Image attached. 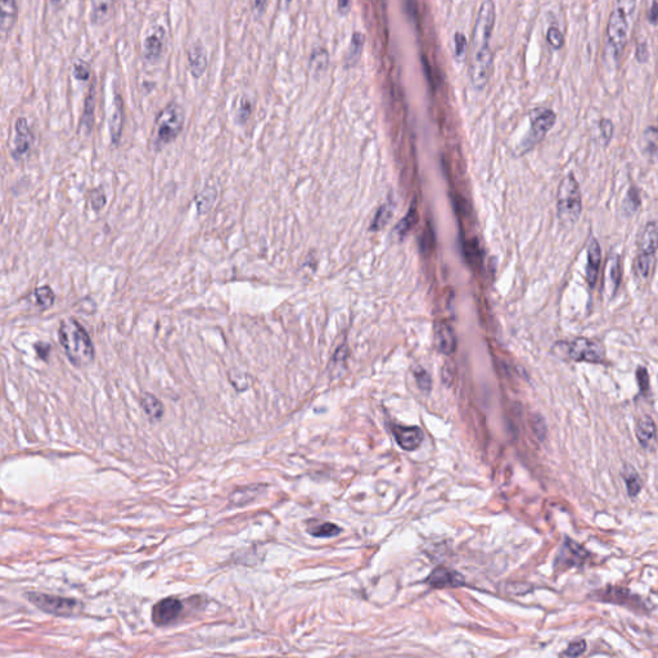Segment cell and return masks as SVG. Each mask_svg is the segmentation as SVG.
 I'll return each mask as SVG.
<instances>
[{
    "label": "cell",
    "instance_id": "obj_1",
    "mask_svg": "<svg viewBox=\"0 0 658 658\" xmlns=\"http://www.w3.org/2000/svg\"><path fill=\"white\" fill-rule=\"evenodd\" d=\"M638 0H615L606 28V41L612 56L619 61L629 43L630 30Z\"/></svg>",
    "mask_w": 658,
    "mask_h": 658
},
{
    "label": "cell",
    "instance_id": "obj_2",
    "mask_svg": "<svg viewBox=\"0 0 658 658\" xmlns=\"http://www.w3.org/2000/svg\"><path fill=\"white\" fill-rule=\"evenodd\" d=\"M58 338L68 360L75 367H86L96 358L94 345L85 328L71 318L62 320L58 329Z\"/></svg>",
    "mask_w": 658,
    "mask_h": 658
},
{
    "label": "cell",
    "instance_id": "obj_3",
    "mask_svg": "<svg viewBox=\"0 0 658 658\" xmlns=\"http://www.w3.org/2000/svg\"><path fill=\"white\" fill-rule=\"evenodd\" d=\"M554 353L564 360L590 364H606V346L598 338L576 337L571 341H558L553 346Z\"/></svg>",
    "mask_w": 658,
    "mask_h": 658
},
{
    "label": "cell",
    "instance_id": "obj_4",
    "mask_svg": "<svg viewBox=\"0 0 658 658\" xmlns=\"http://www.w3.org/2000/svg\"><path fill=\"white\" fill-rule=\"evenodd\" d=\"M582 198L580 184L573 172L563 178L557 191V216L563 227L573 228L582 218Z\"/></svg>",
    "mask_w": 658,
    "mask_h": 658
},
{
    "label": "cell",
    "instance_id": "obj_5",
    "mask_svg": "<svg viewBox=\"0 0 658 658\" xmlns=\"http://www.w3.org/2000/svg\"><path fill=\"white\" fill-rule=\"evenodd\" d=\"M185 123L184 108L178 102L165 105L154 119L152 130V145L156 151H161L165 145L172 143L183 132Z\"/></svg>",
    "mask_w": 658,
    "mask_h": 658
},
{
    "label": "cell",
    "instance_id": "obj_6",
    "mask_svg": "<svg viewBox=\"0 0 658 658\" xmlns=\"http://www.w3.org/2000/svg\"><path fill=\"white\" fill-rule=\"evenodd\" d=\"M528 119H530V132L522 143L524 152L533 150L536 144L543 141L546 134L551 132V129L555 124L557 115L551 108L536 107L530 111Z\"/></svg>",
    "mask_w": 658,
    "mask_h": 658
},
{
    "label": "cell",
    "instance_id": "obj_7",
    "mask_svg": "<svg viewBox=\"0 0 658 658\" xmlns=\"http://www.w3.org/2000/svg\"><path fill=\"white\" fill-rule=\"evenodd\" d=\"M25 597L28 598L30 603L38 607L39 610L49 615L59 616V617H70L79 608V602L72 598H65V597L38 592L26 593Z\"/></svg>",
    "mask_w": 658,
    "mask_h": 658
},
{
    "label": "cell",
    "instance_id": "obj_8",
    "mask_svg": "<svg viewBox=\"0 0 658 658\" xmlns=\"http://www.w3.org/2000/svg\"><path fill=\"white\" fill-rule=\"evenodd\" d=\"M495 4L493 0H485L478 10L476 25L473 30V52L490 47V38L495 25Z\"/></svg>",
    "mask_w": 658,
    "mask_h": 658
},
{
    "label": "cell",
    "instance_id": "obj_9",
    "mask_svg": "<svg viewBox=\"0 0 658 658\" xmlns=\"http://www.w3.org/2000/svg\"><path fill=\"white\" fill-rule=\"evenodd\" d=\"M590 598L594 601L620 604V606H625V607H629V608L635 610H640L641 608L647 610L646 603L640 599L639 595H635L628 589L621 588V586H607L603 590L593 593Z\"/></svg>",
    "mask_w": 658,
    "mask_h": 658
},
{
    "label": "cell",
    "instance_id": "obj_10",
    "mask_svg": "<svg viewBox=\"0 0 658 658\" xmlns=\"http://www.w3.org/2000/svg\"><path fill=\"white\" fill-rule=\"evenodd\" d=\"M34 143V134L30 127L29 121L26 117H19L14 123V135L12 142L10 156L14 161H21L25 156H28Z\"/></svg>",
    "mask_w": 658,
    "mask_h": 658
},
{
    "label": "cell",
    "instance_id": "obj_11",
    "mask_svg": "<svg viewBox=\"0 0 658 658\" xmlns=\"http://www.w3.org/2000/svg\"><path fill=\"white\" fill-rule=\"evenodd\" d=\"M493 68V54L490 47L473 52V62L471 67V81L475 89L481 90L487 85Z\"/></svg>",
    "mask_w": 658,
    "mask_h": 658
},
{
    "label": "cell",
    "instance_id": "obj_12",
    "mask_svg": "<svg viewBox=\"0 0 658 658\" xmlns=\"http://www.w3.org/2000/svg\"><path fill=\"white\" fill-rule=\"evenodd\" d=\"M589 558V552L580 544L573 542V539L566 537L562 548L555 558L554 566L561 570H568L571 567L582 566Z\"/></svg>",
    "mask_w": 658,
    "mask_h": 658
},
{
    "label": "cell",
    "instance_id": "obj_13",
    "mask_svg": "<svg viewBox=\"0 0 658 658\" xmlns=\"http://www.w3.org/2000/svg\"><path fill=\"white\" fill-rule=\"evenodd\" d=\"M166 44V30L161 25L152 26L143 40V58L148 63H156L163 57Z\"/></svg>",
    "mask_w": 658,
    "mask_h": 658
},
{
    "label": "cell",
    "instance_id": "obj_14",
    "mask_svg": "<svg viewBox=\"0 0 658 658\" xmlns=\"http://www.w3.org/2000/svg\"><path fill=\"white\" fill-rule=\"evenodd\" d=\"M183 612V603L175 597L157 602L152 608V621L156 626H167L179 619Z\"/></svg>",
    "mask_w": 658,
    "mask_h": 658
},
{
    "label": "cell",
    "instance_id": "obj_15",
    "mask_svg": "<svg viewBox=\"0 0 658 658\" xmlns=\"http://www.w3.org/2000/svg\"><path fill=\"white\" fill-rule=\"evenodd\" d=\"M392 432L398 445L407 451L417 450L424 439L423 431L417 426H393Z\"/></svg>",
    "mask_w": 658,
    "mask_h": 658
},
{
    "label": "cell",
    "instance_id": "obj_16",
    "mask_svg": "<svg viewBox=\"0 0 658 658\" xmlns=\"http://www.w3.org/2000/svg\"><path fill=\"white\" fill-rule=\"evenodd\" d=\"M426 582L431 588L444 589V588H459L464 585L466 580L460 573L454 570H450L446 567H438L431 573Z\"/></svg>",
    "mask_w": 658,
    "mask_h": 658
},
{
    "label": "cell",
    "instance_id": "obj_17",
    "mask_svg": "<svg viewBox=\"0 0 658 658\" xmlns=\"http://www.w3.org/2000/svg\"><path fill=\"white\" fill-rule=\"evenodd\" d=\"M187 59H188V68L192 76L198 80L205 75L209 67V56H207V50L200 41L193 43L188 48Z\"/></svg>",
    "mask_w": 658,
    "mask_h": 658
},
{
    "label": "cell",
    "instance_id": "obj_18",
    "mask_svg": "<svg viewBox=\"0 0 658 658\" xmlns=\"http://www.w3.org/2000/svg\"><path fill=\"white\" fill-rule=\"evenodd\" d=\"M602 264V248L598 239L592 237L588 243V263H586V283L590 289L595 288Z\"/></svg>",
    "mask_w": 658,
    "mask_h": 658
},
{
    "label": "cell",
    "instance_id": "obj_19",
    "mask_svg": "<svg viewBox=\"0 0 658 658\" xmlns=\"http://www.w3.org/2000/svg\"><path fill=\"white\" fill-rule=\"evenodd\" d=\"M112 103L114 105H112V114L110 119V135H111L112 144L117 145L121 141L125 124L124 99L117 90L115 92Z\"/></svg>",
    "mask_w": 658,
    "mask_h": 658
},
{
    "label": "cell",
    "instance_id": "obj_20",
    "mask_svg": "<svg viewBox=\"0 0 658 658\" xmlns=\"http://www.w3.org/2000/svg\"><path fill=\"white\" fill-rule=\"evenodd\" d=\"M96 83L93 80V83L89 86L88 93H86L85 99H84V108H83V115L80 120V130L85 135H90L94 127V119H96Z\"/></svg>",
    "mask_w": 658,
    "mask_h": 658
},
{
    "label": "cell",
    "instance_id": "obj_21",
    "mask_svg": "<svg viewBox=\"0 0 658 658\" xmlns=\"http://www.w3.org/2000/svg\"><path fill=\"white\" fill-rule=\"evenodd\" d=\"M658 251V220H650L640 232L638 252L656 255Z\"/></svg>",
    "mask_w": 658,
    "mask_h": 658
},
{
    "label": "cell",
    "instance_id": "obj_22",
    "mask_svg": "<svg viewBox=\"0 0 658 658\" xmlns=\"http://www.w3.org/2000/svg\"><path fill=\"white\" fill-rule=\"evenodd\" d=\"M607 273H608V288H610L608 292H610V298H615L620 289L621 280H622V260L620 255L615 251H610L607 258Z\"/></svg>",
    "mask_w": 658,
    "mask_h": 658
},
{
    "label": "cell",
    "instance_id": "obj_23",
    "mask_svg": "<svg viewBox=\"0 0 658 658\" xmlns=\"http://www.w3.org/2000/svg\"><path fill=\"white\" fill-rule=\"evenodd\" d=\"M19 16L17 0H0V30L3 35L10 34Z\"/></svg>",
    "mask_w": 658,
    "mask_h": 658
},
{
    "label": "cell",
    "instance_id": "obj_24",
    "mask_svg": "<svg viewBox=\"0 0 658 658\" xmlns=\"http://www.w3.org/2000/svg\"><path fill=\"white\" fill-rule=\"evenodd\" d=\"M116 0H90V22L94 26H102L110 19L115 8Z\"/></svg>",
    "mask_w": 658,
    "mask_h": 658
},
{
    "label": "cell",
    "instance_id": "obj_25",
    "mask_svg": "<svg viewBox=\"0 0 658 658\" xmlns=\"http://www.w3.org/2000/svg\"><path fill=\"white\" fill-rule=\"evenodd\" d=\"M640 147H641V152L648 160L650 161L658 160V126L650 125L648 127H646V130L641 135Z\"/></svg>",
    "mask_w": 658,
    "mask_h": 658
},
{
    "label": "cell",
    "instance_id": "obj_26",
    "mask_svg": "<svg viewBox=\"0 0 658 658\" xmlns=\"http://www.w3.org/2000/svg\"><path fill=\"white\" fill-rule=\"evenodd\" d=\"M656 432H657L656 423L652 420V417L646 415L637 422L635 436L641 448H648L652 441L656 439Z\"/></svg>",
    "mask_w": 658,
    "mask_h": 658
},
{
    "label": "cell",
    "instance_id": "obj_27",
    "mask_svg": "<svg viewBox=\"0 0 658 658\" xmlns=\"http://www.w3.org/2000/svg\"><path fill=\"white\" fill-rule=\"evenodd\" d=\"M641 207V193H640V189L638 187L635 185H631L626 194H625V198L622 201L621 203V214L624 218H633L638 211L640 210Z\"/></svg>",
    "mask_w": 658,
    "mask_h": 658
},
{
    "label": "cell",
    "instance_id": "obj_28",
    "mask_svg": "<svg viewBox=\"0 0 658 658\" xmlns=\"http://www.w3.org/2000/svg\"><path fill=\"white\" fill-rule=\"evenodd\" d=\"M656 267V255L640 254L634 258V273L640 280H647Z\"/></svg>",
    "mask_w": 658,
    "mask_h": 658
},
{
    "label": "cell",
    "instance_id": "obj_29",
    "mask_svg": "<svg viewBox=\"0 0 658 658\" xmlns=\"http://www.w3.org/2000/svg\"><path fill=\"white\" fill-rule=\"evenodd\" d=\"M621 476L625 481L628 495L630 497H635V496L639 495L643 484H641V480H640L637 469L629 463H626V464H624V467L621 469Z\"/></svg>",
    "mask_w": 658,
    "mask_h": 658
},
{
    "label": "cell",
    "instance_id": "obj_30",
    "mask_svg": "<svg viewBox=\"0 0 658 658\" xmlns=\"http://www.w3.org/2000/svg\"><path fill=\"white\" fill-rule=\"evenodd\" d=\"M436 340H438V346H439V350L441 353L450 355V353L455 351L457 340H455L453 329L448 325L442 323V325H439Z\"/></svg>",
    "mask_w": 658,
    "mask_h": 658
},
{
    "label": "cell",
    "instance_id": "obj_31",
    "mask_svg": "<svg viewBox=\"0 0 658 658\" xmlns=\"http://www.w3.org/2000/svg\"><path fill=\"white\" fill-rule=\"evenodd\" d=\"M28 300L32 305L38 306L40 309H48L54 304L56 295L49 286L38 287L30 294Z\"/></svg>",
    "mask_w": 658,
    "mask_h": 658
},
{
    "label": "cell",
    "instance_id": "obj_32",
    "mask_svg": "<svg viewBox=\"0 0 658 658\" xmlns=\"http://www.w3.org/2000/svg\"><path fill=\"white\" fill-rule=\"evenodd\" d=\"M364 44H365V37L362 32H353V37H351V43H350V47H349V52L345 57V65L346 67H353L359 58L362 56V48H364Z\"/></svg>",
    "mask_w": 658,
    "mask_h": 658
},
{
    "label": "cell",
    "instance_id": "obj_33",
    "mask_svg": "<svg viewBox=\"0 0 658 658\" xmlns=\"http://www.w3.org/2000/svg\"><path fill=\"white\" fill-rule=\"evenodd\" d=\"M141 405L143 408L144 413L148 415L151 420H160L163 415V405L161 401L158 400L152 393H144L141 400Z\"/></svg>",
    "mask_w": 658,
    "mask_h": 658
},
{
    "label": "cell",
    "instance_id": "obj_34",
    "mask_svg": "<svg viewBox=\"0 0 658 658\" xmlns=\"http://www.w3.org/2000/svg\"><path fill=\"white\" fill-rule=\"evenodd\" d=\"M341 531H342L341 527L331 524V522H323V524L314 522V524H311L307 527V533L313 535L314 537H333L336 535L340 534Z\"/></svg>",
    "mask_w": 658,
    "mask_h": 658
},
{
    "label": "cell",
    "instance_id": "obj_35",
    "mask_svg": "<svg viewBox=\"0 0 658 658\" xmlns=\"http://www.w3.org/2000/svg\"><path fill=\"white\" fill-rule=\"evenodd\" d=\"M254 112V102L247 96H240L236 107V123L245 125Z\"/></svg>",
    "mask_w": 658,
    "mask_h": 658
},
{
    "label": "cell",
    "instance_id": "obj_36",
    "mask_svg": "<svg viewBox=\"0 0 658 658\" xmlns=\"http://www.w3.org/2000/svg\"><path fill=\"white\" fill-rule=\"evenodd\" d=\"M258 489H260V486H248L236 490L233 493V495L230 496V502L236 506H245L246 503H249L251 500H254L256 497Z\"/></svg>",
    "mask_w": 658,
    "mask_h": 658
},
{
    "label": "cell",
    "instance_id": "obj_37",
    "mask_svg": "<svg viewBox=\"0 0 658 658\" xmlns=\"http://www.w3.org/2000/svg\"><path fill=\"white\" fill-rule=\"evenodd\" d=\"M329 65V56L323 48L315 49L310 57V67L314 74H323Z\"/></svg>",
    "mask_w": 658,
    "mask_h": 658
},
{
    "label": "cell",
    "instance_id": "obj_38",
    "mask_svg": "<svg viewBox=\"0 0 658 658\" xmlns=\"http://www.w3.org/2000/svg\"><path fill=\"white\" fill-rule=\"evenodd\" d=\"M229 381L230 383L233 384V387L238 392L247 390L248 387H249V384H251L249 376L246 374V373L239 372V371L229 372Z\"/></svg>",
    "mask_w": 658,
    "mask_h": 658
},
{
    "label": "cell",
    "instance_id": "obj_39",
    "mask_svg": "<svg viewBox=\"0 0 658 658\" xmlns=\"http://www.w3.org/2000/svg\"><path fill=\"white\" fill-rule=\"evenodd\" d=\"M72 75L77 81H89L92 77V67L85 61H77L72 68Z\"/></svg>",
    "mask_w": 658,
    "mask_h": 658
},
{
    "label": "cell",
    "instance_id": "obj_40",
    "mask_svg": "<svg viewBox=\"0 0 658 658\" xmlns=\"http://www.w3.org/2000/svg\"><path fill=\"white\" fill-rule=\"evenodd\" d=\"M599 132H601L603 147H608L612 138H613V133H615V125L610 121V119H601L599 120Z\"/></svg>",
    "mask_w": 658,
    "mask_h": 658
},
{
    "label": "cell",
    "instance_id": "obj_41",
    "mask_svg": "<svg viewBox=\"0 0 658 658\" xmlns=\"http://www.w3.org/2000/svg\"><path fill=\"white\" fill-rule=\"evenodd\" d=\"M546 40H548V44L555 50H559L564 47V35L562 31L555 26L549 28L546 31Z\"/></svg>",
    "mask_w": 658,
    "mask_h": 658
},
{
    "label": "cell",
    "instance_id": "obj_42",
    "mask_svg": "<svg viewBox=\"0 0 658 658\" xmlns=\"http://www.w3.org/2000/svg\"><path fill=\"white\" fill-rule=\"evenodd\" d=\"M586 650V641L584 639H577L573 640L570 644L567 649L561 653V656L563 657H579L585 653Z\"/></svg>",
    "mask_w": 658,
    "mask_h": 658
},
{
    "label": "cell",
    "instance_id": "obj_43",
    "mask_svg": "<svg viewBox=\"0 0 658 658\" xmlns=\"http://www.w3.org/2000/svg\"><path fill=\"white\" fill-rule=\"evenodd\" d=\"M635 376H637V381H638V384H639L640 393H641V395H647L649 391V373L648 371H647V368L638 367V368H637V372H635Z\"/></svg>",
    "mask_w": 658,
    "mask_h": 658
},
{
    "label": "cell",
    "instance_id": "obj_44",
    "mask_svg": "<svg viewBox=\"0 0 658 658\" xmlns=\"http://www.w3.org/2000/svg\"><path fill=\"white\" fill-rule=\"evenodd\" d=\"M635 58L637 61L644 65L647 63L649 61V47L647 40L644 39H640L637 41V47H635Z\"/></svg>",
    "mask_w": 658,
    "mask_h": 658
},
{
    "label": "cell",
    "instance_id": "obj_45",
    "mask_svg": "<svg viewBox=\"0 0 658 658\" xmlns=\"http://www.w3.org/2000/svg\"><path fill=\"white\" fill-rule=\"evenodd\" d=\"M90 200H92V207L96 211H99L102 207H105V192L102 191L101 188L99 189H94L92 192L90 194Z\"/></svg>",
    "mask_w": 658,
    "mask_h": 658
},
{
    "label": "cell",
    "instance_id": "obj_46",
    "mask_svg": "<svg viewBox=\"0 0 658 658\" xmlns=\"http://www.w3.org/2000/svg\"><path fill=\"white\" fill-rule=\"evenodd\" d=\"M531 424H533V429H534L536 436L540 440H544V438L546 436V424H545V420H543V417L536 415V417H534L533 422H531Z\"/></svg>",
    "mask_w": 658,
    "mask_h": 658
},
{
    "label": "cell",
    "instance_id": "obj_47",
    "mask_svg": "<svg viewBox=\"0 0 658 658\" xmlns=\"http://www.w3.org/2000/svg\"><path fill=\"white\" fill-rule=\"evenodd\" d=\"M454 40H455V54H457V57H463L466 54V50H467V39L462 32H457L455 37H454Z\"/></svg>",
    "mask_w": 658,
    "mask_h": 658
},
{
    "label": "cell",
    "instance_id": "obj_48",
    "mask_svg": "<svg viewBox=\"0 0 658 658\" xmlns=\"http://www.w3.org/2000/svg\"><path fill=\"white\" fill-rule=\"evenodd\" d=\"M415 380H417V383H418V386L422 390L429 391L431 389V378H429V373L423 371L422 368L415 371Z\"/></svg>",
    "mask_w": 658,
    "mask_h": 658
},
{
    "label": "cell",
    "instance_id": "obj_49",
    "mask_svg": "<svg viewBox=\"0 0 658 658\" xmlns=\"http://www.w3.org/2000/svg\"><path fill=\"white\" fill-rule=\"evenodd\" d=\"M414 221H415V212L411 209V212L407 215V218H404V219L401 220V223L399 224V227H398V233L401 234V236L405 234L408 230L411 229V225L414 224Z\"/></svg>",
    "mask_w": 658,
    "mask_h": 658
},
{
    "label": "cell",
    "instance_id": "obj_50",
    "mask_svg": "<svg viewBox=\"0 0 658 658\" xmlns=\"http://www.w3.org/2000/svg\"><path fill=\"white\" fill-rule=\"evenodd\" d=\"M389 215H390V211H389V209H387L386 206H384V207H382L381 210L378 211V214H377L376 219H374V223H373V228H376V229H380V228H382V227L384 225V223H387Z\"/></svg>",
    "mask_w": 658,
    "mask_h": 658
},
{
    "label": "cell",
    "instance_id": "obj_51",
    "mask_svg": "<svg viewBox=\"0 0 658 658\" xmlns=\"http://www.w3.org/2000/svg\"><path fill=\"white\" fill-rule=\"evenodd\" d=\"M647 21L649 25L657 26L658 25V0H652V4L647 12Z\"/></svg>",
    "mask_w": 658,
    "mask_h": 658
},
{
    "label": "cell",
    "instance_id": "obj_52",
    "mask_svg": "<svg viewBox=\"0 0 658 658\" xmlns=\"http://www.w3.org/2000/svg\"><path fill=\"white\" fill-rule=\"evenodd\" d=\"M35 350H37V353H38L39 358H41L43 360H47L49 353H50V345L38 342V344L35 345Z\"/></svg>",
    "mask_w": 658,
    "mask_h": 658
},
{
    "label": "cell",
    "instance_id": "obj_53",
    "mask_svg": "<svg viewBox=\"0 0 658 658\" xmlns=\"http://www.w3.org/2000/svg\"><path fill=\"white\" fill-rule=\"evenodd\" d=\"M267 3H269V0H254V10L258 16H261L265 12Z\"/></svg>",
    "mask_w": 658,
    "mask_h": 658
},
{
    "label": "cell",
    "instance_id": "obj_54",
    "mask_svg": "<svg viewBox=\"0 0 658 658\" xmlns=\"http://www.w3.org/2000/svg\"><path fill=\"white\" fill-rule=\"evenodd\" d=\"M337 4H338V10H340V12H341L342 14H346V13H349L350 7H351V0H338Z\"/></svg>",
    "mask_w": 658,
    "mask_h": 658
},
{
    "label": "cell",
    "instance_id": "obj_55",
    "mask_svg": "<svg viewBox=\"0 0 658 658\" xmlns=\"http://www.w3.org/2000/svg\"><path fill=\"white\" fill-rule=\"evenodd\" d=\"M62 1H63V0H50V4H52V6H54V7H58V6H59Z\"/></svg>",
    "mask_w": 658,
    "mask_h": 658
},
{
    "label": "cell",
    "instance_id": "obj_56",
    "mask_svg": "<svg viewBox=\"0 0 658 658\" xmlns=\"http://www.w3.org/2000/svg\"><path fill=\"white\" fill-rule=\"evenodd\" d=\"M287 1H289V0H287Z\"/></svg>",
    "mask_w": 658,
    "mask_h": 658
}]
</instances>
